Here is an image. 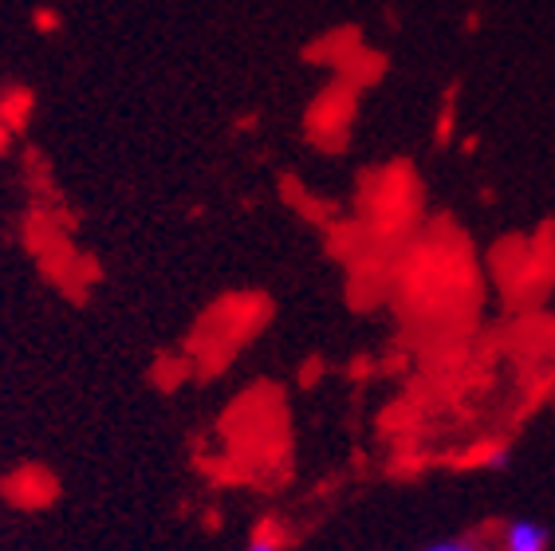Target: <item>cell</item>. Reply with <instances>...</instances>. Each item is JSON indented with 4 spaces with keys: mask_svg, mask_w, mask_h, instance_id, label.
Listing matches in <instances>:
<instances>
[{
    "mask_svg": "<svg viewBox=\"0 0 555 551\" xmlns=\"http://www.w3.org/2000/svg\"><path fill=\"white\" fill-rule=\"evenodd\" d=\"M552 536L535 520H508L501 528V551H547Z\"/></svg>",
    "mask_w": 555,
    "mask_h": 551,
    "instance_id": "cell-1",
    "label": "cell"
},
{
    "mask_svg": "<svg viewBox=\"0 0 555 551\" xmlns=\"http://www.w3.org/2000/svg\"><path fill=\"white\" fill-rule=\"evenodd\" d=\"M245 551H284L280 548V536L276 531H257V536H253V540H248V548Z\"/></svg>",
    "mask_w": 555,
    "mask_h": 551,
    "instance_id": "cell-2",
    "label": "cell"
},
{
    "mask_svg": "<svg viewBox=\"0 0 555 551\" xmlns=\"http://www.w3.org/2000/svg\"><path fill=\"white\" fill-rule=\"evenodd\" d=\"M426 551H481L477 543H469V540H441V543H434V548H426Z\"/></svg>",
    "mask_w": 555,
    "mask_h": 551,
    "instance_id": "cell-3",
    "label": "cell"
}]
</instances>
